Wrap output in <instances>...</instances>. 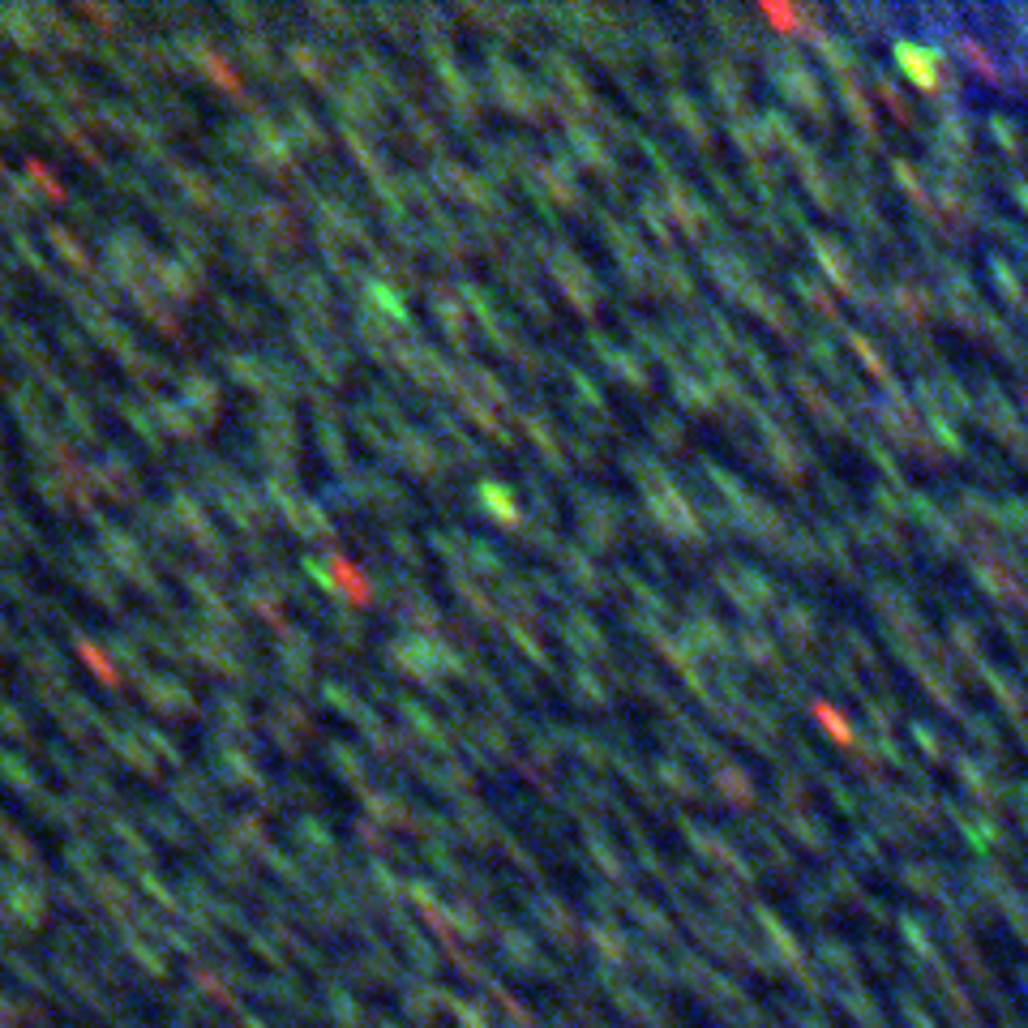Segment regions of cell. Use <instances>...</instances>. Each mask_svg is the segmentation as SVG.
<instances>
[{
  "instance_id": "6da1fadb",
  "label": "cell",
  "mask_w": 1028,
  "mask_h": 1028,
  "mask_svg": "<svg viewBox=\"0 0 1028 1028\" xmlns=\"http://www.w3.org/2000/svg\"><path fill=\"white\" fill-rule=\"evenodd\" d=\"M895 56L909 65V74H913V82H918V86H926V90H934V86H939V69H943V60H939L934 52L918 56L913 48H909V43H900V48H895Z\"/></svg>"
},
{
  "instance_id": "7a4b0ae2",
  "label": "cell",
  "mask_w": 1028,
  "mask_h": 1028,
  "mask_svg": "<svg viewBox=\"0 0 1028 1028\" xmlns=\"http://www.w3.org/2000/svg\"><path fill=\"white\" fill-rule=\"evenodd\" d=\"M965 52H969V56H973V65H977V74H986V78H999V69H995V60H990V56H986V52H981V48H977V43H973V39H965Z\"/></svg>"
}]
</instances>
